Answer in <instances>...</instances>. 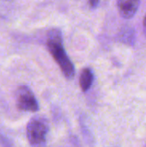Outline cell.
Wrapping results in <instances>:
<instances>
[{
  "label": "cell",
  "instance_id": "3957f363",
  "mask_svg": "<svg viewBox=\"0 0 146 147\" xmlns=\"http://www.w3.org/2000/svg\"><path fill=\"white\" fill-rule=\"evenodd\" d=\"M15 104L19 110L34 113L39 110V103L29 87L26 85L19 86L15 92Z\"/></svg>",
  "mask_w": 146,
  "mask_h": 147
},
{
  "label": "cell",
  "instance_id": "8992f818",
  "mask_svg": "<svg viewBox=\"0 0 146 147\" xmlns=\"http://www.w3.org/2000/svg\"><path fill=\"white\" fill-rule=\"evenodd\" d=\"M119 40L126 44L133 46L135 41V32L132 28H125L119 34Z\"/></svg>",
  "mask_w": 146,
  "mask_h": 147
},
{
  "label": "cell",
  "instance_id": "6da1fadb",
  "mask_svg": "<svg viewBox=\"0 0 146 147\" xmlns=\"http://www.w3.org/2000/svg\"><path fill=\"white\" fill-rule=\"evenodd\" d=\"M46 47L64 76L68 79H71L75 75V67L64 48L63 36L59 29L53 28L48 33Z\"/></svg>",
  "mask_w": 146,
  "mask_h": 147
},
{
  "label": "cell",
  "instance_id": "5b68a950",
  "mask_svg": "<svg viewBox=\"0 0 146 147\" xmlns=\"http://www.w3.org/2000/svg\"><path fill=\"white\" fill-rule=\"evenodd\" d=\"M94 81V73L89 68H84L79 77V85L83 92L89 90Z\"/></svg>",
  "mask_w": 146,
  "mask_h": 147
},
{
  "label": "cell",
  "instance_id": "277c9868",
  "mask_svg": "<svg viewBox=\"0 0 146 147\" xmlns=\"http://www.w3.org/2000/svg\"><path fill=\"white\" fill-rule=\"evenodd\" d=\"M140 0H117L120 15L125 19L133 18L139 7Z\"/></svg>",
  "mask_w": 146,
  "mask_h": 147
},
{
  "label": "cell",
  "instance_id": "ba28073f",
  "mask_svg": "<svg viewBox=\"0 0 146 147\" xmlns=\"http://www.w3.org/2000/svg\"><path fill=\"white\" fill-rule=\"evenodd\" d=\"M144 29H145V32L146 33V14L145 16V18H144Z\"/></svg>",
  "mask_w": 146,
  "mask_h": 147
},
{
  "label": "cell",
  "instance_id": "52a82bcc",
  "mask_svg": "<svg viewBox=\"0 0 146 147\" xmlns=\"http://www.w3.org/2000/svg\"><path fill=\"white\" fill-rule=\"evenodd\" d=\"M89 5L92 9H96L99 4L100 0H89Z\"/></svg>",
  "mask_w": 146,
  "mask_h": 147
},
{
  "label": "cell",
  "instance_id": "7a4b0ae2",
  "mask_svg": "<svg viewBox=\"0 0 146 147\" xmlns=\"http://www.w3.org/2000/svg\"><path fill=\"white\" fill-rule=\"evenodd\" d=\"M49 123L46 117L35 115L27 125V139L31 147H46Z\"/></svg>",
  "mask_w": 146,
  "mask_h": 147
}]
</instances>
